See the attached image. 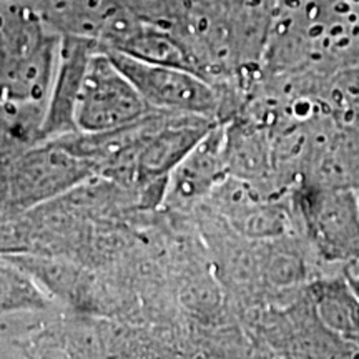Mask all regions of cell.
<instances>
[{
  "mask_svg": "<svg viewBox=\"0 0 359 359\" xmlns=\"http://www.w3.org/2000/svg\"><path fill=\"white\" fill-rule=\"evenodd\" d=\"M105 48V47H103ZM151 109L165 114L206 116L217 109V95L198 72L148 62L107 48Z\"/></svg>",
  "mask_w": 359,
  "mask_h": 359,
  "instance_id": "obj_2",
  "label": "cell"
},
{
  "mask_svg": "<svg viewBox=\"0 0 359 359\" xmlns=\"http://www.w3.org/2000/svg\"><path fill=\"white\" fill-rule=\"evenodd\" d=\"M97 45L98 40L95 39L82 37V35H62L60 55L48 93L47 114L43 115L40 125V133L43 137H65L77 132L75 110H77L80 85L88 58Z\"/></svg>",
  "mask_w": 359,
  "mask_h": 359,
  "instance_id": "obj_3",
  "label": "cell"
},
{
  "mask_svg": "<svg viewBox=\"0 0 359 359\" xmlns=\"http://www.w3.org/2000/svg\"><path fill=\"white\" fill-rule=\"evenodd\" d=\"M150 110V103L98 43L80 85L75 110L77 132L100 133L128 127L145 118Z\"/></svg>",
  "mask_w": 359,
  "mask_h": 359,
  "instance_id": "obj_1",
  "label": "cell"
}]
</instances>
